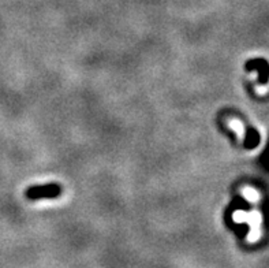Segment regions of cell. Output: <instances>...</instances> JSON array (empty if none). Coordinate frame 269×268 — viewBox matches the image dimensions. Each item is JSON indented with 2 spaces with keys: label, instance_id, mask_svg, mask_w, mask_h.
<instances>
[{
  "label": "cell",
  "instance_id": "cell-1",
  "mask_svg": "<svg viewBox=\"0 0 269 268\" xmlns=\"http://www.w3.org/2000/svg\"><path fill=\"white\" fill-rule=\"evenodd\" d=\"M60 194V186L57 185H47V186H35V188H30L27 190L26 196L31 200H37V198H53V197H57Z\"/></svg>",
  "mask_w": 269,
  "mask_h": 268
}]
</instances>
